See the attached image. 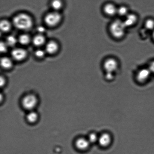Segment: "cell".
I'll list each match as a JSON object with an SVG mask.
<instances>
[{
	"label": "cell",
	"mask_w": 154,
	"mask_h": 154,
	"mask_svg": "<svg viewBox=\"0 0 154 154\" xmlns=\"http://www.w3.org/2000/svg\"><path fill=\"white\" fill-rule=\"evenodd\" d=\"M99 137L95 133H91L89 135L88 138V141L90 143H94L98 141Z\"/></svg>",
	"instance_id": "22"
},
{
	"label": "cell",
	"mask_w": 154,
	"mask_h": 154,
	"mask_svg": "<svg viewBox=\"0 0 154 154\" xmlns=\"http://www.w3.org/2000/svg\"><path fill=\"white\" fill-rule=\"evenodd\" d=\"M148 68L151 72L152 73H153L154 74V60L150 63Z\"/></svg>",
	"instance_id": "26"
},
{
	"label": "cell",
	"mask_w": 154,
	"mask_h": 154,
	"mask_svg": "<svg viewBox=\"0 0 154 154\" xmlns=\"http://www.w3.org/2000/svg\"><path fill=\"white\" fill-rule=\"evenodd\" d=\"M8 46L6 42H1V45H0V51H1V52L2 53L7 52Z\"/></svg>",
	"instance_id": "23"
},
{
	"label": "cell",
	"mask_w": 154,
	"mask_h": 154,
	"mask_svg": "<svg viewBox=\"0 0 154 154\" xmlns=\"http://www.w3.org/2000/svg\"><path fill=\"white\" fill-rule=\"evenodd\" d=\"M38 103L37 97L33 94H28L23 98L22 105L25 109L28 111H32L35 108Z\"/></svg>",
	"instance_id": "3"
},
{
	"label": "cell",
	"mask_w": 154,
	"mask_h": 154,
	"mask_svg": "<svg viewBox=\"0 0 154 154\" xmlns=\"http://www.w3.org/2000/svg\"><path fill=\"white\" fill-rule=\"evenodd\" d=\"M98 142L102 147H106L111 143V137L109 134L107 133L103 134L99 137Z\"/></svg>",
	"instance_id": "10"
},
{
	"label": "cell",
	"mask_w": 154,
	"mask_h": 154,
	"mask_svg": "<svg viewBox=\"0 0 154 154\" xmlns=\"http://www.w3.org/2000/svg\"><path fill=\"white\" fill-rule=\"evenodd\" d=\"M152 37L154 40V30L153 32H152Z\"/></svg>",
	"instance_id": "29"
},
{
	"label": "cell",
	"mask_w": 154,
	"mask_h": 154,
	"mask_svg": "<svg viewBox=\"0 0 154 154\" xmlns=\"http://www.w3.org/2000/svg\"><path fill=\"white\" fill-rule=\"evenodd\" d=\"M61 19V15L58 12L55 11L47 14L45 18V21L48 26L54 27L58 25Z\"/></svg>",
	"instance_id": "4"
},
{
	"label": "cell",
	"mask_w": 154,
	"mask_h": 154,
	"mask_svg": "<svg viewBox=\"0 0 154 154\" xmlns=\"http://www.w3.org/2000/svg\"><path fill=\"white\" fill-rule=\"evenodd\" d=\"M151 73V72L148 68L141 69L137 73V79L140 82H145L150 78Z\"/></svg>",
	"instance_id": "7"
},
{
	"label": "cell",
	"mask_w": 154,
	"mask_h": 154,
	"mask_svg": "<svg viewBox=\"0 0 154 154\" xmlns=\"http://www.w3.org/2000/svg\"><path fill=\"white\" fill-rule=\"evenodd\" d=\"M38 116L37 113L35 111H31L27 114L26 119L27 121L30 123H35L38 119Z\"/></svg>",
	"instance_id": "15"
},
{
	"label": "cell",
	"mask_w": 154,
	"mask_h": 154,
	"mask_svg": "<svg viewBox=\"0 0 154 154\" xmlns=\"http://www.w3.org/2000/svg\"><path fill=\"white\" fill-rule=\"evenodd\" d=\"M18 42V40L15 36L13 35H9L6 39V43L8 46L11 47L14 46Z\"/></svg>",
	"instance_id": "21"
},
{
	"label": "cell",
	"mask_w": 154,
	"mask_h": 154,
	"mask_svg": "<svg viewBox=\"0 0 154 154\" xmlns=\"http://www.w3.org/2000/svg\"><path fill=\"white\" fill-rule=\"evenodd\" d=\"M138 16L135 14L129 13L125 17V19L123 20V22L126 28H128L135 25L138 22Z\"/></svg>",
	"instance_id": "9"
},
{
	"label": "cell",
	"mask_w": 154,
	"mask_h": 154,
	"mask_svg": "<svg viewBox=\"0 0 154 154\" xmlns=\"http://www.w3.org/2000/svg\"><path fill=\"white\" fill-rule=\"evenodd\" d=\"M1 64L2 67L7 69L11 68L13 65L12 60L7 57H3L1 58Z\"/></svg>",
	"instance_id": "14"
},
{
	"label": "cell",
	"mask_w": 154,
	"mask_h": 154,
	"mask_svg": "<svg viewBox=\"0 0 154 154\" xmlns=\"http://www.w3.org/2000/svg\"><path fill=\"white\" fill-rule=\"evenodd\" d=\"M118 8L112 3H107L103 7V11L107 16H114L117 14Z\"/></svg>",
	"instance_id": "8"
},
{
	"label": "cell",
	"mask_w": 154,
	"mask_h": 154,
	"mask_svg": "<svg viewBox=\"0 0 154 154\" xmlns=\"http://www.w3.org/2000/svg\"><path fill=\"white\" fill-rule=\"evenodd\" d=\"M45 52L41 49H38L35 52L36 56L38 58H42L45 55Z\"/></svg>",
	"instance_id": "24"
},
{
	"label": "cell",
	"mask_w": 154,
	"mask_h": 154,
	"mask_svg": "<svg viewBox=\"0 0 154 154\" xmlns=\"http://www.w3.org/2000/svg\"><path fill=\"white\" fill-rule=\"evenodd\" d=\"M0 28L1 31L3 32H7L10 31L11 28V24L8 21L3 20L1 21Z\"/></svg>",
	"instance_id": "18"
},
{
	"label": "cell",
	"mask_w": 154,
	"mask_h": 154,
	"mask_svg": "<svg viewBox=\"0 0 154 154\" xmlns=\"http://www.w3.org/2000/svg\"><path fill=\"white\" fill-rule=\"evenodd\" d=\"M103 67L106 73L114 74L119 69V64L116 59L109 58L104 61Z\"/></svg>",
	"instance_id": "5"
},
{
	"label": "cell",
	"mask_w": 154,
	"mask_h": 154,
	"mask_svg": "<svg viewBox=\"0 0 154 154\" xmlns=\"http://www.w3.org/2000/svg\"><path fill=\"white\" fill-rule=\"evenodd\" d=\"M129 9L126 6H121L118 8L117 14L122 17H126L129 14Z\"/></svg>",
	"instance_id": "17"
},
{
	"label": "cell",
	"mask_w": 154,
	"mask_h": 154,
	"mask_svg": "<svg viewBox=\"0 0 154 154\" xmlns=\"http://www.w3.org/2000/svg\"><path fill=\"white\" fill-rule=\"evenodd\" d=\"M51 5V7L55 11L60 10L62 8L63 5L62 0H52Z\"/></svg>",
	"instance_id": "16"
},
{
	"label": "cell",
	"mask_w": 154,
	"mask_h": 154,
	"mask_svg": "<svg viewBox=\"0 0 154 154\" xmlns=\"http://www.w3.org/2000/svg\"><path fill=\"white\" fill-rule=\"evenodd\" d=\"M38 31L40 33H43L45 31V28L43 26H39L37 29Z\"/></svg>",
	"instance_id": "27"
},
{
	"label": "cell",
	"mask_w": 154,
	"mask_h": 154,
	"mask_svg": "<svg viewBox=\"0 0 154 154\" xmlns=\"http://www.w3.org/2000/svg\"><path fill=\"white\" fill-rule=\"evenodd\" d=\"M90 144L88 139L83 138L78 139L76 142V147L80 150H86L89 147Z\"/></svg>",
	"instance_id": "11"
},
{
	"label": "cell",
	"mask_w": 154,
	"mask_h": 154,
	"mask_svg": "<svg viewBox=\"0 0 154 154\" xmlns=\"http://www.w3.org/2000/svg\"><path fill=\"white\" fill-rule=\"evenodd\" d=\"M33 43L36 46H41L44 44L45 37L42 34H38L35 36L32 39Z\"/></svg>",
	"instance_id": "13"
},
{
	"label": "cell",
	"mask_w": 154,
	"mask_h": 154,
	"mask_svg": "<svg viewBox=\"0 0 154 154\" xmlns=\"http://www.w3.org/2000/svg\"><path fill=\"white\" fill-rule=\"evenodd\" d=\"M114 74L112 73H106L105 78L108 80H111L114 78Z\"/></svg>",
	"instance_id": "25"
},
{
	"label": "cell",
	"mask_w": 154,
	"mask_h": 154,
	"mask_svg": "<svg viewBox=\"0 0 154 154\" xmlns=\"http://www.w3.org/2000/svg\"><path fill=\"white\" fill-rule=\"evenodd\" d=\"M30 38L29 36L26 34L21 35L18 39V42L20 44L23 45H26L28 44L30 42Z\"/></svg>",
	"instance_id": "19"
},
{
	"label": "cell",
	"mask_w": 154,
	"mask_h": 154,
	"mask_svg": "<svg viewBox=\"0 0 154 154\" xmlns=\"http://www.w3.org/2000/svg\"><path fill=\"white\" fill-rule=\"evenodd\" d=\"M5 79L3 77H1V85L2 86H4L5 84Z\"/></svg>",
	"instance_id": "28"
},
{
	"label": "cell",
	"mask_w": 154,
	"mask_h": 154,
	"mask_svg": "<svg viewBox=\"0 0 154 154\" xmlns=\"http://www.w3.org/2000/svg\"><path fill=\"white\" fill-rule=\"evenodd\" d=\"M12 57L16 61H21L25 59L27 55L26 51L20 48L14 49L11 52Z\"/></svg>",
	"instance_id": "6"
},
{
	"label": "cell",
	"mask_w": 154,
	"mask_h": 154,
	"mask_svg": "<svg viewBox=\"0 0 154 154\" xmlns=\"http://www.w3.org/2000/svg\"><path fill=\"white\" fill-rule=\"evenodd\" d=\"M126 28L123 21L116 19L112 22L109 26V31L114 38L120 39L124 37L126 32Z\"/></svg>",
	"instance_id": "2"
},
{
	"label": "cell",
	"mask_w": 154,
	"mask_h": 154,
	"mask_svg": "<svg viewBox=\"0 0 154 154\" xmlns=\"http://www.w3.org/2000/svg\"><path fill=\"white\" fill-rule=\"evenodd\" d=\"M144 27L147 31L153 32L154 30V20L149 19L146 20L144 24Z\"/></svg>",
	"instance_id": "20"
},
{
	"label": "cell",
	"mask_w": 154,
	"mask_h": 154,
	"mask_svg": "<svg viewBox=\"0 0 154 154\" xmlns=\"http://www.w3.org/2000/svg\"><path fill=\"white\" fill-rule=\"evenodd\" d=\"M13 23L18 29L26 31L30 29L32 26L33 20L28 15L21 13L14 17L13 19Z\"/></svg>",
	"instance_id": "1"
},
{
	"label": "cell",
	"mask_w": 154,
	"mask_h": 154,
	"mask_svg": "<svg viewBox=\"0 0 154 154\" xmlns=\"http://www.w3.org/2000/svg\"><path fill=\"white\" fill-rule=\"evenodd\" d=\"M58 45L56 42L53 41L47 43L45 48L46 52L51 54L55 53L58 51Z\"/></svg>",
	"instance_id": "12"
}]
</instances>
